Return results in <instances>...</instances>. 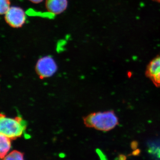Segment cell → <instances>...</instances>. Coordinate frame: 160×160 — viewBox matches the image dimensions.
I'll return each mask as SVG.
<instances>
[{
  "label": "cell",
  "instance_id": "obj_7",
  "mask_svg": "<svg viewBox=\"0 0 160 160\" xmlns=\"http://www.w3.org/2000/svg\"><path fill=\"white\" fill-rule=\"evenodd\" d=\"M11 139L4 135H0V156L3 159L8 154L11 148Z\"/></svg>",
  "mask_w": 160,
  "mask_h": 160
},
{
  "label": "cell",
  "instance_id": "obj_4",
  "mask_svg": "<svg viewBox=\"0 0 160 160\" xmlns=\"http://www.w3.org/2000/svg\"><path fill=\"white\" fill-rule=\"evenodd\" d=\"M57 69L56 62L50 56L40 58L36 65V71L42 79L51 77L56 73Z\"/></svg>",
  "mask_w": 160,
  "mask_h": 160
},
{
  "label": "cell",
  "instance_id": "obj_5",
  "mask_svg": "<svg viewBox=\"0 0 160 160\" xmlns=\"http://www.w3.org/2000/svg\"><path fill=\"white\" fill-rule=\"evenodd\" d=\"M146 75L157 87H160V56L154 59L146 69Z\"/></svg>",
  "mask_w": 160,
  "mask_h": 160
},
{
  "label": "cell",
  "instance_id": "obj_1",
  "mask_svg": "<svg viewBox=\"0 0 160 160\" xmlns=\"http://www.w3.org/2000/svg\"><path fill=\"white\" fill-rule=\"evenodd\" d=\"M87 127L102 131H109L118 124V119L114 112L108 111L94 112L84 119Z\"/></svg>",
  "mask_w": 160,
  "mask_h": 160
},
{
  "label": "cell",
  "instance_id": "obj_3",
  "mask_svg": "<svg viewBox=\"0 0 160 160\" xmlns=\"http://www.w3.org/2000/svg\"><path fill=\"white\" fill-rule=\"evenodd\" d=\"M6 23L12 28L18 29L22 27L26 22V14L24 9L17 6H12L4 14Z\"/></svg>",
  "mask_w": 160,
  "mask_h": 160
},
{
  "label": "cell",
  "instance_id": "obj_8",
  "mask_svg": "<svg viewBox=\"0 0 160 160\" xmlns=\"http://www.w3.org/2000/svg\"><path fill=\"white\" fill-rule=\"evenodd\" d=\"M2 160H25V159L22 152L15 150L8 153Z\"/></svg>",
  "mask_w": 160,
  "mask_h": 160
},
{
  "label": "cell",
  "instance_id": "obj_2",
  "mask_svg": "<svg viewBox=\"0 0 160 160\" xmlns=\"http://www.w3.org/2000/svg\"><path fill=\"white\" fill-rule=\"evenodd\" d=\"M26 125L22 118H9L2 114L0 117V132L12 139H15L22 135L25 131Z\"/></svg>",
  "mask_w": 160,
  "mask_h": 160
},
{
  "label": "cell",
  "instance_id": "obj_9",
  "mask_svg": "<svg viewBox=\"0 0 160 160\" xmlns=\"http://www.w3.org/2000/svg\"><path fill=\"white\" fill-rule=\"evenodd\" d=\"M0 13L1 15H4L10 8V0H0Z\"/></svg>",
  "mask_w": 160,
  "mask_h": 160
},
{
  "label": "cell",
  "instance_id": "obj_6",
  "mask_svg": "<svg viewBox=\"0 0 160 160\" xmlns=\"http://www.w3.org/2000/svg\"><path fill=\"white\" fill-rule=\"evenodd\" d=\"M68 0H46L45 6L47 11L54 15L61 14L67 9Z\"/></svg>",
  "mask_w": 160,
  "mask_h": 160
},
{
  "label": "cell",
  "instance_id": "obj_10",
  "mask_svg": "<svg viewBox=\"0 0 160 160\" xmlns=\"http://www.w3.org/2000/svg\"><path fill=\"white\" fill-rule=\"evenodd\" d=\"M31 2L33 3V4H39V3L42 2L44 0H28Z\"/></svg>",
  "mask_w": 160,
  "mask_h": 160
},
{
  "label": "cell",
  "instance_id": "obj_11",
  "mask_svg": "<svg viewBox=\"0 0 160 160\" xmlns=\"http://www.w3.org/2000/svg\"><path fill=\"white\" fill-rule=\"evenodd\" d=\"M153 1H156V2H158L160 3V0H153Z\"/></svg>",
  "mask_w": 160,
  "mask_h": 160
}]
</instances>
